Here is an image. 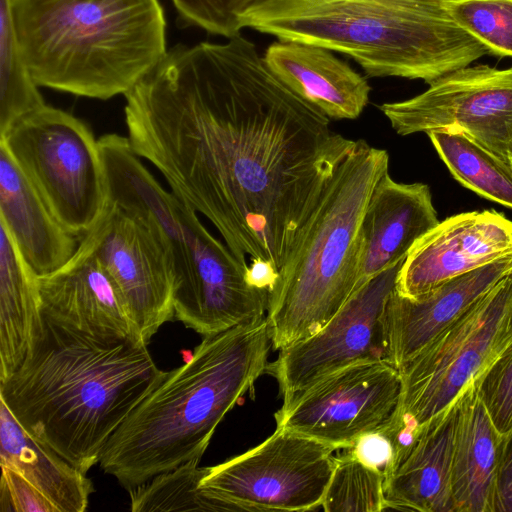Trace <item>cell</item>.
Here are the masks:
<instances>
[{"label":"cell","mask_w":512,"mask_h":512,"mask_svg":"<svg viewBox=\"0 0 512 512\" xmlns=\"http://www.w3.org/2000/svg\"><path fill=\"white\" fill-rule=\"evenodd\" d=\"M510 272L512 253L417 299L394 289L386 307L390 363L399 370Z\"/></svg>","instance_id":"obj_17"},{"label":"cell","mask_w":512,"mask_h":512,"mask_svg":"<svg viewBox=\"0 0 512 512\" xmlns=\"http://www.w3.org/2000/svg\"><path fill=\"white\" fill-rule=\"evenodd\" d=\"M403 262L357 288L317 333L279 350L266 373L277 380L283 400L350 365L390 363L386 307Z\"/></svg>","instance_id":"obj_14"},{"label":"cell","mask_w":512,"mask_h":512,"mask_svg":"<svg viewBox=\"0 0 512 512\" xmlns=\"http://www.w3.org/2000/svg\"><path fill=\"white\" fill-rule=\"evenodd\" d=\"M0 465L23 475L60 512H84L95 491L86 473L30 435L1 399Z\"/></svg>","instance_id":"obj_23"},{"label":"cell","mask_w":512,"mask_h":512,"mask_svg":"<svg viewBox=\"0 0 512 512\" xmlns=\"http://www.w3.org/2000/svg\"><path fill=\"white\" fill-rule=\"evenodd\" d=\"M457 400L419 427L414 441L398 452L385 475L387 509L455 512L451 469Z\"/></svg>","instance_id":"obj_19"},{"label":"cell","mask_w":512,"mask_h":512,"mask_svg":"<svg viewBox=\"0 0 512 512\" xmlns=\"http://www.w3.org/2000/svg\"><path fill=\"white\" fill-rule=\"evenodd\" d=\"M504 435L495 427L477 379L457 398L451 469L455 512H495Z\"/></svg>","instance_id":"obj_22"},{"label":"cell","mask_w":512,"mask_h":512,"mask_svg":"<svg viewBox=\"0 0 512 512\" xmlns=\"http://www.w3.org/2000/svg\"><path fill=\"white\" fill-rule=\"evenodd\" d=\"M185 26L231 38L240 33V16L259 0H170Z\"/></svg>","instance_id":"obj_30"},{"label":"cell","mask_w":512,"mask_h":512,"mask_svg":"<svg viewBox=\"0 0 512 512\" xmlns=\"http://www.w3.org/2000/svg\"><path fill=\"white\" fill-rule=\"evenodd\" d=\"M41 316L24 361L0 382V399L30 435L87 474L167 372L144 342H104Z\"/></svg>","instance_id":"obj_2"},{"label":"cell","mask_w":512,"mask_h":512,"mask_svg":"<svg viewBox=\"0 0 512 512\" xmlns=\"http://www.w3.org/2000/svg\"><path fill=\"white\" fill-rule=\"evenodd\" d=\"M0 222L27 264L38 275L65 265L80 239L58 221L6 147L0 144Z\"/></svg>","instance_id":"obj_21"},{"label":"cell","mask_w":512,"mask_h":512,"mask_svg":"<svg viewBox=\"0 0 512 512\" xmlns=\"http://www.w3.org/2000/svg\"><path fill=\"white\" fill-rule=\"evenodd\" d=\"M380 110L402 136L438 128L464 132L512 166V68L465 66L429 83L423 93Z\"/></svg>","instance_id":"obj_12"},{"label":"cell","mask_w":512,"mask_h":512,"mask_svg":"<svg viewBox=\"0 0 512 512\" xmlns=\"http://www.w3.org/2000/svg\"><path fill=\"white\" fill-rule=\"evenodd\" d=\"M0 144L58 221L81 240L107 203L104 164L90 127L45 104L16 121Z\"/></svg>","instance_id":"obj_8"},{"label":"cell","mask_w":512,"mask_h":512,"mask_svg":"<svg viewBox=\"0 0 512 512\" xmlns=\"http://www.w3.org/2000/svg\"><path fill=\"white\" fill-rule=\"evenodd\" d=\"M438 223L428 185L399 183L385 173L362 218L357 288L404 261L414 244Z\"/></svg>","instance_id":"obj_18"},{"label":"cell","mask_w":512,"mask_h":512,"mask_svg":"<svg viewBox=\"0 0 512 512\" xmlns=\"http://www.w3.org/2000/svg\"><path fill=\"white\" fill-rule=\"evenodd\" d=\"M45 104L19 48L11 0H0V136Z\"/></svg>","instance_id":"obj_27"},{"label":"cell","mask_w":512,"mask_h":512,"mask_svg":"<svg viewBox=\"0 0 512 512\" xmlns=\"http://www.w3.org/2000/svg\"><path fill=\"white\" fill-rule=\"evenodd\" d=\"M41 319L38 275L0 222V382L24 361Z\"/></svg>","instance_id":"obj_24"},{"label":"cell","mask_w":512,"mask_h":512,"mask_svg":"<svg viewBox=\"0 0 512 512\" xmlns=\"http://www.w3.org/2000/svg\"><path fill=\"white\" fill-rule=\"evenodd\" d=\"M337 449L277 427L259 445L208 467L200 485L238 511H308L322 506Z\"/></svg>","instance_id":"obj_10"},{"label":"cell","mask_w":512,"mask_h":512,"mask_svg":"<svg viewBox=\"0 0 512 512\" xmlns=\"http://www.w3.org/2000/svg\"><path fill=\"white\" fill-rule=\"evenodd\" d=\"M401 393L399 370L365 361L336 371L283 400L275 413L284 427L322 443L350 449L363 435L385 427Z\"/></svg>","instance_id":"obj_13"},{"label":"cell","mask_w":512,"mask_h":512,"mask_svg":"<svg viewBox=\"0 0 512 512\" xmlns=\"http://www.w3.org/2000/svg\"><path fill=\"white\" fill-rule=\"evenodd\" d=\"M512 68V67H511Z\"/></svg>","instance_id":"obj_35"},{"label":"cell","mask_w":512,"mask_h":512,"mask_svg":"<svg viewBox=\"0 0 512 512\" xmlns=\"http://www.w3.org/2000/svg\"><path fill=\"white\" fill-rule=\"evenodd\" d=\"M480 396L497 430H512V342L477 379Z\"/></svg>","instance_id":"obj_31"},{"label":"cell","mask_w":512,"mask_h":512,"mask_svg":"<svg viewBox=\"0 0 512 512\" xmlns=\"http://www.w3.org/2000/svg\"><path fill=\"white\" fill-rule=\"evenodd\" d=\"M81 240L107 272L148 345L174 317V262L161 230L139 210L107 199L101 217Z\"/></svg>","instance_id":"obj_11"},{"label":"cell","mask_w":512,"mask_h":512,"mask_svg":"<svg viewBox=\"0 0 512 512\" xmlns=\"http://www.w3.org/2000/svg\"><path fill=\"white\" fill-rule=\"evenodd\" d=\"M447 0H259L242 28L343 53L372 77L431 83L490 51L449 14Z\"/></svg>","instance_id":"obj_4"},{"label":"cell","mask_w":512,"mask_h":512,"mask_svg":"<svg viewBox=\"0 0 512 512\" xmlns=\"http://www.w3.org/2000/svg\"><path fill=\"white\" fill-rule=\"evenodd\" d=\"M512 342V272L400 369L394 416L415 426L452 405Z\"/></svg>","instance_id":"obj_9"},{"label":"cell","mask_w":512,"mask_h":512,"mask_svg":"<svg viewBox=\"0 0 512 512\" xmlns=\"http://www.w3.org/2000/svg\"><path fill=\"white\" fill-rule=\"evenodd\" d=\"M38 289L41 312L49 317L104 342H144L115 285L84 241L65 265L38 276Z\"/></svg>","instance_id":"obj_16"},{"label":"cell","mask_w":512,"mask_h":512,"mask_svg":"<svg viewBox=\"0 0 512 512\" xmlns=\"http://www.w3.org/2000/svg\"><path fill=\"white\" fill-rule=\"evenodd\" d=\"M451 175L479 196L512 209V166L462 131L426 133Z\"/></svg>","instance_id":"obj_25"},{"label":"cell","mask_w":512,"mask_h":512,"mask_svg":"<svg viewBox=\"0 0 512 512\" xmlns=\"http://www.w3.org/2000/svg\"><path fill=\"white\" fill-rule=\"evenodd\" d=\"M495 512H512V430L504 436L497 478Z\"/></svg>","instance_id":"obj_34"},{"label":"cell","mask_w":512,"mask_h":512,"mask_svg":"<svg viewBox=\"0 0 512 512\" xmlns=\"http://www.w3.org/2000/svg\"><path fill=\"white\" fill-rule=\"evenodd\" d=\"M348 450L359 461L379 470L385 476L395 457L394 434L389 423L381 429L361 436Z\"/></svg>","instance_id":"obj_33"},{"label":"cell","mask_w":512,"mask_h":512,"mask_svg":"<svg viewBox=\"0 0 512 512\" xmlns=\"http://www.w3.org/2000/svg\"><path fill=\"white\" fill-rule=\"evenodd\" d=\"M271 347L266 316L204 336L113 433L101 469L130 490L201 459L226 413L266 373Z\"/></svg>","instance_id":"obj_3"},{"label":"cell","mask_w":512,"mask_h":512,"mask_svg":"<svg viewBox=\"0 0 512 512\" xmlns=\"http://www.w3.org/2000/svg\"><path fill=\"white\" fill-rule=\"evenodd\" d=\"M125 96L127 139L261 283L278 272L355 141L240 33L177 44Z\"/></svg>","instance_id":"obj_1"},{"label":"cell","mask_w":512,"mask_h":512,"mask_svg":"<svg viewBox=\"0 0 512 512\" xmlns=\"http://www.w3.org/2000/svg\"><path fill=\"white\" fill-rule=\"evenodd\" d=\"M388 169L385 150L357 140L334 170L270 291L274 350L317 333L356 290L362 218Z\"/></svg>","instance_id":"obj_6"},{"label":"cell","mask_w":512,"mask_h":512,"mask_svg":"<svg viewBox=\"0 0 512 512\" xmlns=\"http://www.w3.org/2000/svg\"><path fill=\"white\" fill-rule=\"evenodd\" d=\"M445 6L490 54L512 58V0H447Z\"/></svg>","instance_id":"obj_29"},{"label":"cell","mask_w":512,"mask_h":512,"mask_svg":"<svg viewBox=\"0 0 512 512\" xmlns=\"http://www.w3.org/2000/svg\"><path fill=\"white\" fill-rule=\"evenodd\" d=\"M512 253V221L495 210L471 211L439 221L411 248L395 291L417 299L443 283Z\"/></svg>","instance_id":"obj_15"},{"label":"cell","mask_w":512,"mask_h":512,"mask_svg":"<svg viewBox=\"0 0 512 512\" xmlns=\"http://www.w3.org/2000/svg\"><path fill=\"white\" fill-rule=\"evenodd\" d=\"M38 87L108 100L127 94L167 52L159 0H11Z\"/></svg>","instance_id":"obj_5"},{"label":"cell","mask_w":512,"mask_h":512,"mask_svg":"<svg viewBox=\"0 0 512 512\" xmlns=\"http://www.w3.org/2000/svg\"><path fill=\"white\" fill-rule=\"evenodd\" d=\"M200 460H190L128 490L131 511H238L201 487L208 467H200Z\"/></svg>","instance_id":"obj_26"},{"label":"cell","mask_w":512,"mask_h":512,"mask_svg":"<svg viewBox=\"0 0 512 512\" xmlns=\"http://www.w3.org/2000/svg\"><path fill=\"white\" fill-rule=\"evenodd\" d=\"M348 450V449H347ZM385 476L348 452L335 457L334 470L324 495L326 512H380L387 509Z\"/></svg>","instance_id":"obj_28"},{"label":"cell","mask_w":512,"mask_h":512,"mask_svg":"<svg viewBox=\"0 0 512 512\" xmlns=\"http://www.w3.org/2000/svg\"><path fill=\"white\" fill-rule=\"evenodd\" d=\"M263 57L279 80L329 119H356L368 104L366 78L328 49L279 40Z\"/></svg>","instance_id":"obj_20"},{"label":"cell","mask_w":512,"mask_h":512,"mask_svg":"<svg viewBox=\"0 0 512 512\" xmlns=\"http://www.w3.org/2000/svg\"><path fill=\"white\" fill-rule=\"evenodd\" d=\"M1 466V511L60 512L58 507L16 470Z\"/></svg>","instance_id":"obj_32"},{"label":"cell","mask_w":512,"mask_h":512,"mask_svg":"<svg viewBox=\"0 0 512 512\" xmlns=\"http://www.w3.org/2000/svg\"><path fill=\"white\" fill-rule=\"evenodd\" d=\"M98 142L107 199L147 215L169 245L174 317L203 336L264 317L270 292L254 286L250 268L206 229L194 209L159 184L127 137L105 134Z\"/></svg>","instance_id":"obj_7"}]
</instances>
